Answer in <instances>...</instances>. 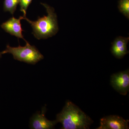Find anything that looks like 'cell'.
Segmentation results:
<instances>
[{
  "instance_id": "obj_10",
  "label": "cell",
  "mask_w": 129,
  "mask_h": 129,
  "mask_svg": "<svg viewBox=\"0 0 129 129\" xmlns=\"http://www.w3.org/2000/svg\"><path fill=\"white\" fill-rule=\"evenodd\" d=\"M118 8L120 12L129 19V0H120Z\"/></svg>"
},
{
  "instance_id": "obj_6",
  "label": "cell",
  "mask_w": 129,
  "mask_h": 129,
  "mask_svg": "<svg viewBox=\"0 0 129 129\" xmlns=\"http://www.w3.org/2000/svg\"><path fill=\"white\" fill-rule=\"evenodd\" d=\"M46 109L44 107L41 112H38L34 114L30 119V127L33 129H50L53 128L57 123L56 120H48L45 117Z\"/></svg>"
},
{
  "instance_id": "obj_5",
  "label": "cell",
  "mask_w": 129,
  "mask_h": 129,
  "mask_svg": "<svg viewBox=\"0 0 129 129\" xmlns=\"http://www.w3.org/2000/svg\"><path fill=\"white\" fill-rule=\"evenodd\" d=\"M129 122L118 115H109L101 119L100 126L96 129H128Z\"/></svg>"
},
{
  "instance_id": "obj_2",
  "label": "cell",
  "mask_w": 129,
  "mask_h": 129,
  "mask_svg": "<svg viewBox=\"0 0 129 129\" xmlns=\"http://www.w3.org/2000/svg\"><path fill=\"white\" fill-rule=\"evenodd\" d=\"M46 9L47 14L42 17H39L37 20L32 21L22 16L31 25L33 30L32 34L38 40L46 39L55 35L58 30L57 16L53 8L45 3H41Z\"/></svg>"
},
{
  "instance_id": "obj_3",
  "label": "cell",
  "mask_w": 129,
  "mask_h": 129,
  "mask_svg": "<svg viewBox=\"0 0 129 129\" xmlns=\"http://www.w3.org/2000/svg\"><path fill=\"white\" fill-rule=\"evenodd\" d=\"M24 46L19 45L12 47L7 45L5 50L1 52L2 55L9 53L12 54L15 60L32 64H36L44 59L43 55L34 46H32L27 41Z\"/></svg>"
},
{
  "instance_id": "obj_1",
  "label": "cell",
  "mask_w": 129,
  "mask_h": 129,
  "mask_svg": "<svg viewBox=\"0 0 129 129\" xmlns=\"http://www.w3.org/2000/svg\"><path fill=\"white\" fill-rule=\"evenodd\" d=\"M57 123L63 129H88L93 121L78 107L70 101L66 102L62 111L56 117Z\"/></svg>"
},
{
  "instance_id": "obj_11",
  "label": "cell",
  "mask_w": 129,
  "mask_h": 129,
  "mask_svg": "<svg viewBox=\"0 0 129 129\" xmlns=\"http://www.w3.org/2000/svg\"><path fill=\"white\" fill-rule=\"evenodd\" d=\"M32 1V0H20L19 1L20 11L23 13V16H26L27 9Z\"/></svg>"
},
{
  "instance_id": "obj_12",
  "label": "cell",
  "mask_w": 129,
  "mask_h": 129,
  "mask_svg": "<svg viewBox=\"0 0 129 129\" xmlns=\"http://www.w3.org/2000/svg\"><path fill=\"white\" fill-rule=\"evenodd\" d=\"M2 57V54L1 53H0V58H1Z\"/></svg>"
},
{
  "instance_id": "obj_9",
  "label": "cell",
  "mask_w": 129,
  "mask_h": 129,
  "mask_svg": "<svg viewBox=\"0 0 129 129\" xmlns=\"http://www.w3.org/2000/svg\"><path fill=\"white\" fill-rule=\"evenodd\" d=\"M20 0H5L4 3V10L13 14L19 4Z\"/></svg>"
},
{
  "instance_id": "obj_7",
  "label": "cell",
  "mask_w": 129,
  "mask_h": 129,
  "mask_svg": "<svg viewBox=\"0 0 129 129\" xmlns=\"http://www.w3.org/2000/svg\"><path fill=\"white\" fill-rule=\"evenodd\" d=\"M23 19L22 16H20L18 19L12 17L8 21L3 23L1 25L3 29L6 32L12 36H14L18 39H22L27 42L22 35V31L21 21Z\"/></svg>"
},
{
  "instance_id": "obj_4",
  "label": "cell",
  "mask_w": 129,
  "mask_h": 129,
  "mask_svg": "<svg viewBox=\"0 0 129 129\" xmlns=\"http://www.w3.org/2000/svg\"><path fill=\"white\" fill-rule=\"evenodd\" d=\"M111 83L113 88L120 94L126 95L129 90V69L113 74Z\"/></svg>"
},
{
  "instance_id": "obj_8",
  "label": "cell",
  "mask_w": 129,
  "mask_h": 129,
  "mask_svg": "<svg viewBox=\"0 0 129 129\" xmlns=\"http://www.w3.org/2000/svg\"><path fill=\"white\" fill-rule=\"evenodd\" d=\"M129 40V37L119 36L117 37L113 42L111 51L115 57L122 58L128 53L127 50V44Z\"/></svg>"
}]
</instances>
